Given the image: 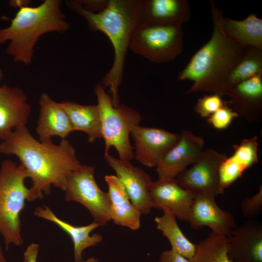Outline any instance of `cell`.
I'll return each instance as SVG.
<instances>
[{
    "instance_id": "1",
    "label": "cell",
    "mask_w": 262,
    "mask_h": 262,
    "mask_svg": "<svg viewBox=\"0 0 262 262\" xmlns=\"http://www.w3.org/2000/svg\"><path fill=\"white\" fill-rule=\"evenodd\" d=\"M0 153L16 156L25 168L32 180L29 202L49 195L51 186L64 191L69 175L81 165L68 140L62 139L57 145L52 140L40 142L26 126L16 128L0 143Z\"/></svg>"
},
{
    "instance_id": "2",
    "label": "cell",
    "mask_w": 262,
    "mask_h": 262,
    "mask_svg": "<svg viewBox=\"0 0 262 262\" xmlns=\"http://www.w3.org/2000/svg\"><path fill=\"white\" fill-rule=\"evenodd\" d=\"M210 3L213 24L212 36L192 56L177 79L193 82L187 94L206 92L226 95V79L242 59L246 47L225 34L222 24L223 11L216 6L213 0Z\"/></svg>"
},
{
    "instance_id": "3",
    "label": "cell",
    "mask_w": 262,
    "mask_h": 262,
    "mask_svg": "<svg viewBox=\"0 0 262 262\" xmlns=\"http://www.w3.org/2000/svg\"><path fill=\"white\" fill-rule=\"evenodd\" d=\"M66 3L71 10L84 18L91 31L105 33L113 45L114 62L101 83L105 89L109 88L113 104L116 107L120 104L119 88L130 41L135 29L142 23V0H109L107 7L98 13L85 10L77 0Z\"/></svg>"
},
{
    "instance_id": "4",
    "label": "cell",
    "mask_w": 262,
    "mask_h": 262,
    "mask_svg": "<svg viewBox=\"0 0 262 262\" xmlns=\"http://www.w3.org/2000/svg\"><path fill=\"white\" fill-rule=\"evenodd\" d=\"M62 3L60 0H45L36 6L22 7L10 25L0 29V45L9 41L6 53L15 62L30 65L42 35L50 32L64 33L69 30Z\"/></svg>"
},
{
    "instance_id": "5",
    "label": "cell",
    "mask_w": 262,
    "mask_h": 262,
    "mask_svg": "<svg viewBox=\"0 0 262 262\" xmlns=\"http://www.w3.org/2000/svg\"><path fill=\"white\" fill-rule=\"evenodd\" d=\"M28 178L26 171L20 164L4 160L0 167V233L2 236L6 249L11 244L21 246L20 214L24 208L29 188L24 184Z\"/></svg>"
},
{
    "instance_id": "6",
    "label": "cell",
    "mask_w": 262,
    "mask_h": 262,
    "mask_svg": "<svg viewBox=\"0 0 262 262\" xmlns=\"http://www.w3.org/2000/svg\"><path fill=\"white\" fill-rule=\"evenodd\" d=\"M94 91L100 113L102 137L105 145L104 155L113 147L119 159L131 161L134 154V147L130 143V133L134 126L139 124L140 114L123 104L115 107L101 82L95 85Z\"/></svg>"
},
{
    "instance_id": "7",
    "label": "cell",
    "mask_w": 262,
    "mask_h": 262,
    "mask_svg": "<svg viewBox=\"0 0 262 262\" xmlns=\"http://www.w3.org/2000/svg\"><path fill=\"white\" fill-rule=\"evenodd\" d=\"M129 48L153 63L173 61L183 51L182 27L141 23L131 37Z\"/></svg>"
},
{
    "instance_id": "8",
    "label": "cell",
    "mask_w": 262,
    "mask_h": 262,
    "mask_svg": "<svg viewBox=\"0 0 262 262\" xmlns=\"http://www.w3.org/2000/svg\"><path fill=\"white\" fill-rule=\"evenodd\" d=\"M65 199L85 207L100 226L111 221V204L107 192L103 191L95 179L93 166L81 164L67 177Z\"/></svg>"
},
{
    "instance_id": "9",
    "label": "cell",
    "mask_w": 262,
    "mask_h": 262,
    "mask_svg": "<svg viewBox=\"0 0 262 262\" xmlns=\"http://www.w3.org/2000/svg\"><path fill=\"white\" fill-rule=\"evenodd\" d=\"M227 157L213 148L204 149L199 159L176 178L179 185L195 194L216 197L224 191L220 183L219 169Z\"/></svg>"
},
{
    "instance_id": "10",
    "label": "cell",
    "mask_w": 262,
    "mask_h": 262,
    "mask_svg": "<svg viewBox=\"0 0 262 262\" xmlns=\"http://www.w3.org/2000/svg\"><path fill=\"white\" fill-rule=\"evenodd\" d=\"M130 135L134 142V158L148 167H156L180 136L164 129L139 125L132 128Z\"/></svg>"
},
{
    "instance_id": "11",
    "label": "cell",
    "mask_w": 262,
    "mask_h": 262,
    "mask_svg": "<svg viewBox=\"0 0 262 262\" xmlns=\"http://www.w3.org/2000/svg\"><path fill=\"white\" fill-rule=\"evenodd\" d=\"M104 158L123 184L134 206L141 214L149 213L153 208L150 196L153 182L151 177L142 168L133 165L131 161L120 160L109 153L104 155Z\"/></svg>"
},
{
    "instance_id": "12",
    "label": "cell",
    "mask_w": 262,
    "mask_h": 262,
    "mask_svg": "<svg viewBox=\"0 0 262 262\" xmlns=\"http://www.w3.org/2000/svg\"><path fill=\"white\" fill-rule=\"evenodd\" d=\"M178 143L156 166L158 180L174 179L195 163L204 150L203 137L183 130Z\"/></svg>"
},
{
    "instance_id": "13",
    "label": "cell",
    "mask_w": 262,
    "mask_h": 262,
    "mask_svg": "<svg viewBox=\"0 0 262 262\" xmlns=\"http://www.w3.org/2000/svg\"><path fill=\"white\" fill-rule=\"evenodd\" d=\"M215 198L206 194H196L188 222L193 229L206 226L213 234L228 237L236 226L235 219L229 212L218 206Z\"/></svg>"
},
{
    "instance_id": "14",
    "label": "cell",
    "mask_w": 262,
    "mask_h": 262,
    "mask_svg": "<svg viewBox=\"0 0 262 262\" xmlns=\"http://www.w3.org/2000/svg\"><path fill=\"white\" fill-rule=\"evenodd\" d=\"M195 196L179 185L176 179L153 181L150 188L153 208L167 210L185 221H188Z\"/></svg>"
},
{
    "instance_id": "15",
    "label": "cell",
    "mask_w": 262,
    "mask_h": 262,
    "mask_svg": "<svg viewBox=\"0 0 262 262\" xmlns=\"http://www.w3.org/2000/svg\"><path fill=\"white\" fill-rule=\"evenodd\" d=\"M31 106L23 90L4 84L0 89V140H6L13 129L25 126Z\"/></svg>"
},
{
    "instance_id": "16",
    "label": "cell",
    "mask_w": 262,
    "mask_h": 262,
    "mask_svg": "<svg viewBox=\"0 0 262 262\" xmlns=\"http://www.w3.org/2000/svg\"><path fill=\"white\" fill-rule=\"evenodd\" d=\"M232 110L249 123L262 118V74L239 83L227 93Z\"/></svg>"
},
{
    "instance_id": "17",
    "label": "cell",
    "mask_w": 262,
    "mask_h": 262,
    "mask_svg": "<svg viewBox=\"0 0 262 262\" xmlns=\"http://www.w3.org/2000/svg\"><path fill=\"white\" fill-rule=\"evenodd\" d=\"M232 262H262V225L247 223L236 226L227 237Z\"/></svg>"
},
{
    "instance_id": "18",
    "label": "cell",
    "mask_w": 262,
    "mask_h": 262,
    "mask_svg": "<svg viewBox=\"0 0 262 262\" xmlns=\"http://www.w3.org/2000/svg\"><path fill=\"white\" fill-rule=\"evenodd\" d=\"M38 103L39 115L35 131L40 142L51 140L58 136L65 139L73 131L67 114L60 104L46 93L41 94Z\"/></svg>"
},
{
    "instance_id": "19",
    "label": "cell",
    "mask_w": 262,
    "mask_h": 262,
    "mask_svg": "<svg viewBox=\"0 0 262 262\" xmlns=\"http://www.w3.org/2000/svg\"><path fill=\"white\" fill-rule=\"evenodd\" d=\"M190 16L186 0H142V23L181 26Z\"/></svg>"
},
{
    "instance_id": "20",
    "label": "cell",
    "mask_w": 262,
    "mask_h": 262,
    "mask_svg": "<svg viewBox=\"0 0 262 262\" xmlns=\"http://www.w3.org/2000/svg\"><path fill=\"white\" fill-rule=\"evenodd\" d=\"M258 137L245 138L233 146L232 154L224 160L219 169L220 186L224 190L240 178L243 173L258 162Z\"/></svg>"
},
{
    "instance_id": "21",
    "label": "cell",
    "mask_w": 262,
    "mask_h": 262,
    "mask_svg": "<svg viewBox=\"0 0 262 262\" xmlns=\"http://www.w3.org/2000/svg\"><path fill=\"white\" fill-rule=\"evenodd\" d=\"M33 214L53 223L70 236L73 244L74 262H82L83 251L99 244L103 240V236L100 234H90L100 226L95 222L85 226H75L59 218L49 207L45 205L37 207Z\"/></svg>"
},
{
    "instance_id": "22",
    "label": "cell",
    "mask_w": 262,
    "mask_h": 262,
    "mask_svg": "<svg viewBox=\"0 0 262 262\" xmlns=\"http://www.w3.org/2000/svg\"><path fill=\"white\" fill-rule=\"evenodd\" d=\"M111 204V220L119 226L135 230L140 227L141 213L131 201L127 191L116 176H104Z\"/></svg>"
},
{
    "instance_id": "23",
    "label": "cell",
    "mask_w": 262,
    "mask_h": 262,
    "mask_svg": "<svg viewBox=\"0 0 262 262\" xmlns=\"http://www.w3.org/2000/svg\"><path fill=\"white\" fill-rule=\"evenodd\" d=\"M60 104L67 114L73 131L85 132L89 143L102 138L100 115L97 105H84L67 101L60 102Z\"/></svg>"
},
{
    "instance_id": "24",
    "label": "cell",
    "mask_w": 262,
    "mask_h": 262,
    "mask_svg": "<svg viewBox=\"0 0 262 262\" xmlns=\"http://www.w3.org/2000/svg\"><path fill=\"white\" fill-rule=\"evenodd\" d=\"M222 24L230 38L245 47L262 50V19L256 14L251 13L241 20L223 17Z\"/></svg>"
},
{
    "instance_id": "25",
    "label": "cell",
    "mask_w": 262,
    "mask_h": 262,
    "mask_svg": "<svg viewBox=\"0 0 262 262\" xmlns=\"http://www.w3.org/2000/svg\"><path fill=\"white\" fill-rule=\"evenodd\" d=\"M164 213L156 216L154 221L157 229L170 243L172 250L188 260L196 252V244L192 243L183 233L176 220V217L169 211L163 210Z\"/></svg>"
},
{
    "instance_id": "26",
    "label": "cell",
    "mask_w": 262,
    "mask_h": 262,
    "mask_svg": "<svg viewBox=\"0 0 262 262\" xmlns=\"http://www.w3.org/2000/svg\"><path fill=\"white\" fill-rule=\"evenodd\" d=\"M262 74V50L246 47L242 59L231 70L225 83L226 92L240 82Z\"/></svg>"
},
{
    "instance_id": "27",
    "label": "cell",
    "mask_w": 262,
    "mask_h": 262,
    "mask_svg": "<svg viewBox=\"0 0 262 262\" xmlns=\"http://www.w3.org/2000/svg\"><path fill=\"white\" fill-rule=\"evenodd\" d=\"M229 243L227 236L210 233L198 244L190 262H232L229 256Z\"/></svg>"
},
{
    "instance_id": "28",
    "label": "cell",
    "mask_w": 262,
    "mask_h": 262,
    "mask_svg": "<svg viewBox=\"0 0 262 262\" xmlns=\"http://www.w3.org/2000/svg\"><path fill=\"white\" fill-rule=\"evenodd\" d=\"M225 103L219 95H206L197 99L194 110L201 117L208 118Z\"/></svg>"
},
{
    "instance_id": "29",
    "label": "cell",
    "mask_w": 262,
    "mask_h": 262,
    "mask_svg": "<svg viewBox=\"0 0 262 262\" xmlns=\"http://www.w3.org/2000/svg\"><path fill=\"white\" fill-rule=\"evenodd\" d=\"M238 115L226 103L207 118V122L214 129L223 130L228 128Z\"/></svg>"
},
{
    "instance_id": "30",
    "label": "cell",
    "mask_w": 262,
    "mask_h": 262,
    "mask_svg": "<svg viewBox=\"0 0 262 262\" xmlns=\"http://www.w3.org/2000/svg\"><path fill=\"white\" fill-rule=\"evenodd\" d=\"M241 211L243 217L252 219L256 217L262 211V185L259 186L257 193L245 198L241 203Z\"/></svg>"
},
{
    "instance_id": "31",
    "label": "cell",
    "mask_w": 262,
    "mask_h": 262,
    "mask_svg": "<svg viewBox=\"0 0 262 262\" xmlns=\"http://www.w3.org/2000/svg\"><path fill=\"white\" fill-rule=\"evenodd\" d=\"M85 10L98 13L103 11L107 6L109 0H77Z\"/></svg>"
},
{
    "instance_id": "32",
    "label": "cell",
    "mask_w": 262,
    "mask_h": 262,
    "mask_svg": "<svg viewBox=\"0 0 262 262\" xmlns=\"http://www.w3.org/2000/svg\"><path fill=\"white\" fill-rule=\"evenodd\" d=\"M160 262H190L189 260L172 249L163 251L160 257Z\"/></svg>"
},
{
    "instance_id": "33",
    "label": "cell",
    "mask_w": 262,
    "mask_h": 262,
    "mask_svg": "<svg viewBox=\"0 0 262 262\" xmlns=\"http://www.w3.org/2000/svg\"><path fill=\"white\" fill-rule=\"evenodd\" d=\"M38 250L37 244H30L24 253L23 262H36Z\"/></svg>"
},
{
    "instance_id": "34",
    "label": "cell",
    "mask_w": 262,
    "mask_h": 262,
    "mask_svg": "<svg viewBox=\"0 0 262 262\" xmlns=\"http://www.w3.org/2000/svg\"><path fill=\"white\" fill-rule=\"evenodd\" d=\"M30 3L29 0H13L9 1V5L14 7H18L19 8L28 6Z\"/></svg>"
},
{
    "instance_id": "35",
    "label": "cell",
    "mask_w": 262,
    "mask_h": 262,
    "mask_svg": "<svg viewBox=\"0 0 262 262\" xmlns=\"http://www.w3.org/2000/svg\"><path fill=\"white\" fill-rule=\"evenodd\" d=\"M0 262H7L6 259L3 254L1 247L0 245Z\"/></svg>"
},
{
    "instance_id": "36",
    "label": "cell",
    "mask_w": 262,
    "mask_h": 262,
    "mask_svg": "<svg viewBox=\"0 0 262 262\" xmlns=\"http://www.w3.org/2000/svg\"><path fill=\"white\" fill-rule=\"evenodd\" d=\"M82 262H98V260L93 257H89Z\"/></svg>"
},
{
    "instance_id": "37",
    "label": "cell",
    "mask_w": 262,
    "mask_h": 262,
    "mask_svg": "<svg viewBox=\"0 0 262 262\" xmlns=\"http://www.w3.org/2000/svg\"><path fill=\"white\" fill-rule=\"evenodd\" d=\"M4 76L3 72L2 71V68L0 67V82L2 80ZM1 86H0V89Z\"/></svg>"
}]
</instances>
